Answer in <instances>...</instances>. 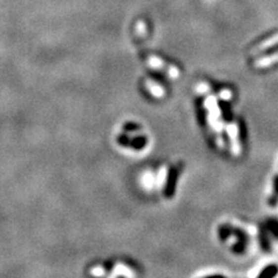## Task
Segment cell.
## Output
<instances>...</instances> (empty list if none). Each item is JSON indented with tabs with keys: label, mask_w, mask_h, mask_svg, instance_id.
<instances>
[{
	"label": "cell",
	"mask_w": 278,
	"mask_h": 278,
	"mask_svg": "<svg viewBox=\"0 0 278 278\" xmlns=\"http://www.w3.org/2000/svg\"><path fill=\"white\" fill-rule=\"evenodd\" d=\"M271 197H273L275 201H278V172L276 176H275V180L273 182V190H271Z\"/></svg>",
	"instance_id": "obj_1"
},
{
	"label": "cell",
	"mask_w": 278,
	"mask_h": 278,
	"mask_svg": "<svg viewBox=\"0 0 278 278\" xmlns=\"http://www.w3.org/2000/svg\"><path fill=\"white\" fill-rule=\"evenodd\" d=\"M136 32L140 36H144L145 34H146V25H145L144 21L137 22V25H136Z\"/></svg>",
	"instance_id": "obj_2"
}]
</instances>
